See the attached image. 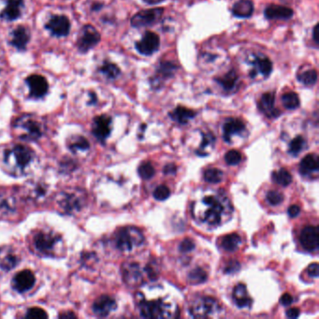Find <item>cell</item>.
<instances>
[{
  "instance_id": "cell-1",
  "label": "cell",
  "mask_w": 319,
  "mask_h": 319,
  "mask_svg": "<svg viewBox=\"0 0 319 319\" xmlns=\"http://www.w3.org/2000/svg\"><path fill=\"white\" fill-rule=\"evenodd\" d=\"M34 160L35 153L32 149L25 145H16L5 152L3 164L8 174L20 177L29 172Z\"/></svg>"
},
{
  "instance_id": "cell-2",
  "label": "cell",
  "mask_w": 319,
  "mask_h": 319,
  "mask_svg": "<svg viewBox=\"0 0 319 319\" xmlns=\"http://www.w3.org/2000/svg\"><path fill=\"white\" fill-rule=\"evenodd\" d=\"M229 204V202L225 203L222 197L205 196L200 202H198V219L210 226H219L227 209H229V207H226Z\"/></svg>"
},
{
  "instance_id": "cell-3",
  "label": "cell",
  "mask_w": 319,
  "mask_h": 319,
  "mask_svg": "<svg viewBox=\"0 0 319 319\" xmlns=\"http://www.w3.org/2000/svg\"><path fill=\"white\" fill-rule=\"evenodd\" d=\"M35 250L44 256H57L63 250V241L60 235L52 230H40L33 238Z\"/></svg>"
},
{
  "instance_id": "cell-4",
  "label": "cell",
  "mask_w": 319,
  "mask_h": 319,
  "mask_svg": "<svg viewBox=\"0 0 319 319\" xmlns=\"http://www.w3.org/2000/svg\"><path fill=\"white\" fill-rule=\"evenodd\" d=\"M14 132L17 137L24 140L41 139L45 132V126L40 117L33 115H22L15 121Z\"/></svg>"
},
{
  "instance_id": "cell-5",
  "label": "cell",
  "mask_w": 319,
  "mask_h": 319,
  "mask_svg": "<svg viewBox=\"0 0 319 319\" xmlns=\"http://www.w3.org/2000/svg\"><path fill=\"white\" fill-rule=\"evenodd\" d=\"M57 204L62 213L75 214L86 204V195L82 189H65L57 196Z\"/></svg>"
},
{
  "instance_id": "cell-6",
  "label": "cell",
  "mask_w": 319,
  "mask_h": 319,
  "mask_svg": "<svg viewBox=\"0 0 319 319\" xmlns=\"http://www.w3.org/2000/svg\"><path fill=\"white\" fill-rule=\"evenodd\" d=\"M144 241L141 231L137 228L127 227L121 229L115 236V245L121 252H131L135 247L141 246Z\"/></svg>"
},
{
  "instance_id": "cell-7",
  "label": "cell",
  "mask_w": 319,
  "mask_h": 319,
  "mask_svg": "<svg viewBox=\"0 0 319 319\" xmlns=\"http://www.w3.org/2000/svg\"><path fill=\"white\" fill-rule=\"evenodd\" d=\"M139 307L141 316L146 319H168L172 317L170 304L161 300L146 302L141 298Z\"/></svg>"
},
{
  "instance_id": "cell-8",
  "label": "cell",
  "mask_w": 319,
  "mask_h": 319,
  "mask_svg": "<svg viewBox=\"0 0 319 319\" xmlns=\"http://www.w3.org/2000/svg\"><path fill=\"white\" fill-rule=\"evenodd\" d=\"M220 310V306L216 300L211 297H203L197 299L195 303L191 305L190 313L194 318H210L213 317Z\"/></svg>"
},
{
  "instance_id": "cell-9",
  "label": "cell",
  "mask_w": 319,
  "mask_h": 319,
  "mask_svg": "<svg viewBox=\"0 0 319 319\" xmlns=\"http://www.w3.org/2000/svg\"><path fill=\"white\" fill-rule=\"evenodd\" d=\"M163 13V8H150V9L140 10L131 18V25L133 27L139 28V27H145V26L154 25L161 19Z\"/></svg>"
},
{
  "instance_id": "cell-10",
  "label": "cell",
  "mask_w": 319,
  "mask_h": 319,
  "mask_svg": "<svg viewBox=\"0 0 319 319\" xmlns=\"http://www.w3.org/2000/svg\"><path fill=\"white\" fill-rule=\"evenodd\" d=\"M177 70L178 65L176 63L172 61L160 62L158 66L156 67V73L153 77V81H151L152 86L155 89L160 88L162 86V82L172 78Z\"/></svg>"
},
{
  "instance_id": "cell-11",
  "label": "cell",
  "mask_w": 319,
  "mask_h": 319,
  "mask_svg": "<svg viewBox=\"0 0 319 319\" xmlns=\"http://www.w3.org/2000/svg\"><path fill=\"white\" fill-rule=\"evenodd\" d=\"M160 47V38L156 33L148 32L143 35L141 40L136 42L135 48L139 55L152 56Z\"/></svg>"
},
{
  "instance_id": "cell-12",
  "label": "cell",
  "mask_w": 319,
  "mask_h": 319,
  "mask_svg": "<svg viewBox=\"0 0 319 319\" xmlns=\"http://www.w3.org/2000/svg\"><path fill=\"white\" fill-rule=\"evenodd\" d=\"M100 41V35L98 30L90 25L83 26L80 33L77 46L81 52H87L94 48Z\"/></svg>"
},
{
  "instance_id": "cell-13",
  "label": "cell",
  "mask_w": 319,
  "mask_h": 319,
  "mask_svg": "<svg viewBox=\"0 0 319 319\" xmlns=\"http://www.w3.org/2000/svg\"><path fill=\"white\" fill-rule=\"evenodd\" d=\"M250 64L253 66L252 71L250 72V77L253 79L257 76L263 77L264 79L268 78L273 70V64L270 58L262 55L254 57Z\"/></svg>"
},
{
  "instance_id": "cell-14",
  "label": "cell",
  "mask_w": 319,
  "mask_h": 319,
  "mask_svg": "<svg viewBox=\"0 0 319 319\" xmlns=\"http://www.w3.org/2000/svg\"><path fill=\"white\" fill-rule=\"evenodd\" d=\"M36 283L35 275L31 270H25L18 272L12 279V287L19 293L30 290Z\"/></svg>"
},
{
  "instance_id": "cell-15",
  "label": "cell",
  "mask_w": 319,
  "mask_h": 319,
  "mask_svg": "<svg viewBox=\"0 0 319 319\" xmlns=\"http://www.w3.org/2000/svg\"><path fill=\"white\" fill-rule=\"evenodd\" d=\"M92 131L94 136L99 140H105L112 131V118L107 115H100L94 119Z\"/></svg>"
},
{
  "instance_id": "cell-16",
  "label": "cell",
  "mask_w": 319,
  "mask_h": 319,
  "mask_svg": "<svg viewBox=\"0 0 319 319\" xmlns=\"http://www.w3.org/2000/svg\"><path fill=\"white\" fill-rule=\"evenodd\" d=\"M27 85L30 90L32 98H41L44 97L48 92V82L44 77L41 75H31L26 79Z\"/></svg>"
},
{
  "instance_id": "cell-17",
  "label": "cell",
  "mask_w": 319,
  "mask_h": 319,
  "mask_svg": "<svg viewBox=\"0 0 319 319\" xmlns=\"http://www.w3.org/2000/svg\"><path fill=\"white\" fill-rule=\"evenodd\" d=\"M116 307H117V304L114 298L103 295L95 301L92 309L94 314L97 315L98 317L105 318L112 312L115 311Z\"/></svg>"
},
{
  "instance_id": "cell-18",
  "label": "cell",
  "mask_w": 319,
  "mask_h": 319,
  "mask_svg": "<svg viewBox=\"0 0 319 319\" xmlns=\"http://www.w3.org/2000/svg\"><path fill=\"white\" fill-rule=\"evenodd\" d=\"M319 229L314 226H308L303 229L301 233V243L303 248L307 251H316L318 250L319 245Z\"/></svg>"
},
{
  "instance_id": "cell-19",
  "label": "cell",
  "mask_w": 319,
  "mask_h": 319,
  "mask_svg": "<svg viewBox=\"0 0 319 319\" xmlns=\"http://www.w3.org/2000/svg\"><path fill=\"white\" fill-rule=\"evenodd\" d=\"M46 27L55 36L64 37L69 33L70 23L64 15H55L51 18Z\"/></svg>"
},
{
  "instance_id": "cell-20",
  "label": "cell",
  "mask_w": 319,
  "mask_h": 319,
  "mask_svg": "<svg viewBox=\"0 0 319 319\" xmlns=\"http://www.w3.org/2000/svg\"><path fill=\"white\" fill-rule=\"evenodd\" d=\"M275 93L267 92L264 93L258 101V109L264 115L270 118H276L281 115V112L274 108Z\"/></svg>"
},
{
  "instance_id": "cell-21",
  "label": "cell",
  "mask_w": 319,
  "mask_h": 319,
  "mask_svg": "<svg viewBox=\"0 0 319 319\" xmlns=\"http://www.w3.org/2000/svg\"><path fill=\"white\" fill-rule=\"evenodd\" d=\"M294 15L291 8L282 5L271 4L264 9V16L268 20H288Z\"/></svg>"
},
{
  "instance_id": "cell-22",
  "label": "cell",
  "mask_w": 319,
  "mask_h": 319,
  "mask_svg": "<svg viewBox=\"0 0 319 319\" xmlns=\"http://www.w3.org/2000/svg\"><path fill=\"white\" fill-rule=\"evenodd\" d=\"M124 280L127 284L135 286L142 280V272L140 266L136 262H129L125 264L123 267Z\"/></svg>"
},
{
  "instance_id": "cell-23",
  "label": "cell",
  "mask_w": 319,
  "mask_h": 319,
  "mask_svg": "<svg viewBox=\"0 0 319 319\" xmlns=\"http://www.w3.org/2000/svg\"><path fill=\"white\" fill-rule=\"evenodd\" d=\"M47 189L44 185L37 182H28L25 186V194L30 200L35 202H41L47 196Z\"/></svg>"
},
{
  "instance_id": "cell-24",
  "label": "cell",
  "mask_w": 319,
  "mask_h": 319,
  "mask_svg": "<svg viewBox=\"0 0 319 319\" xmlns=\"http://www.w3.org/2000/svg\"><path fill=\"white\" fill-rule=\"evenodd\" d=\"M246 129V125L238 118H229L223 126V138L225 141L229 142L232 137L242 133Z\"/></svg>"
},
{
  "instance_id": "cell-25",
  "label": "cell",
  "mask_w": 319,
  "mask_h": 319,
  "mask_svg": "<svg viewBox=\"0 0 319 319\" xmlns=\"http://www.w3.org/2000/svg\"><path fill=\"white\" fill-rule=\"evenodd\" d=\"M214 82H216L222 89L228 93L235 92L239 85V75L235 69H230L225 75L219 78H215Z\"/></svg>"
},
{
  "instance_id": "cell-26",
  "label": "cell",
  "mask_w": 319,
  "mask_h": 319,
  "mask_svg": "<svg viewBox=\"0 0 319 319\" xmlns=\"http://www.w3.org/2000/svg\"><path fill=\"white\" fill-rule=\"evenodd\" d=\"M20 263V257L8 247L0 248V269L8 271L12 270Z\"/></svg>"
},
{
  "instance_id": "cell-27",
  "label": "cell",
  "mask_w": 319,
  "mask_h": 319,
  "mask_svg": "<svg viewBox=\"0 0 319 319\" xmlns=\"http://www.w3.org/2000/svg\"><path fill=\"white\" fill-rule=\"evenodd\" d=\"M255 10L254 2L252 0H238L232 7V14L237 18H250Z\"/></svg>"
},
{
  "instance_id": "cell-28",
  "label": "cell",
  "mask_w": 319,
  "mask_h": 319,
  "mask_svg": "<svg viewBox=\"0 0 319 319\" xmlns=\"http://www.w3.org/2000/svg\"><path fill=\"white\" fill-rule=\"evenodd\" d=\"M23 7L24 0H8L7 6L1 13V17L8 21L16 20L21 15Z\"/></svg>"
},
{
  "instance_id": "cell-29",
  "label": "cell",
  "mask_w": 319,
  "mask_h": 319,
  "mask_svg": "<svg viewBox=\"0 0 319 319\" xmlns=\"http://www.w3.org/2000/svg\"><path fill=\"white\" fill-rule=\"evenodd\" d=\"M170 117L173 121L177 122L181 125H186L189 123L190 120L194 119L196 115V113L193 110H190L186 107H176L172 113H170Z\"/></svg>"
},
{
  "instance_id": "cell-30",
  "label": "cell",
  "mask_w": 319,
  "mask_h": 319,
  "mask_svg": "<svg viewBox=\"0 0 319 319\" xmlns=\"http://www.w3.org/2000/svg\"><path fill=\"white\" fill-rule=\"evenodd\" d=\"M233 300L239 308L249 307L252 303V300L249 298L246 287L244 284L237 285L233 290Z\"/></svg>"
},
{
  "instance_id": "cell-31",
  "label": "cell",
  "mask_w": 319,
  "mask_h": 319,
  "mask_svg": "<svg viewBox=\"0 0 319 319\" xmlns=\"http://www.w3.org/2000/svg\"><path fill=\"white\" fill-rule=\"evenodd\" d=\"M16 212L15 198L10 195L0 196V217L5 218Z\"/></svg>"
},
{
  "instance_id": "cell-32",
  "label": "cell",
  "mask_w": 319,
  "mask_h": 319,
  "mask_svg": "<svg viewBox=\"0 0 319 319\" xmlns=\"http://www.w3.org/2000/svg\"><path fill=\"white\" fill-rule=\"evenodd\" d=\"M301 172L303 175H310L319 172V157L314 154L305 156L301 162Z\"/></svg>"
},
{
  "instance_id": "cell-33",
  "label": "cell",
  "mask_w": 319,
  "mask_h": 319,
  "mask_svg": "<svg viewBox=\"0 0 319 319\" xmlns=\"http://www.w3.org/2000/svg\"><path fill=\"white\" fill-rule=\"evenodd\" d=\"M68 148L74 154L85 153L90 149V143L82 136H74L68 140Z\"/></svg>"
},
{
  "instance_id": "cell-34",
  "label": "cell",
  "mask_w": 319,
  "mask_h": 319,
  "mask_svg": "<svg viewBox=\"0 0 319 319\" xmlns=\"http://www.w3.org/2000/svg\"><path fill=\"white\" fill-rule=\"evenodd\" d=\"M29 41V33L25 27H18L12 35L11 44L17 49H25L27 42Z\"/></svg>"
},
{
  "instance_id": "cell-35",
  "label": "cell",
  "mask_w": 319,
  "mask_h": 319,
  "mask_svg": "<svg viewBox=\"0 0 319 319\" xmlns=\"http://www.w3.org/2000/svg\"><path fill=\"white\" fill-rule=\"evenodd\" d=\"M242 239L236 234V233H231L229 235H226L225 237L222 239V247L228 251V252H235L239 249L241 246Z\"/></svg>"
},
{
  "instance_id": "cell-36",
  "label": "cell",
  "mask_w": 319,
  "mask_h": 319,
  "mask_svg": "<svg viewBox=\"0 0 319 319\" xmlns=\"http://www.w3.org/2000/svg\"><path fill=\"white\" fill-rule=\"evenodd\" d=\"M318 71L314 68L305 70L301 74H299L297 76V79L300 82H302L304 85L306 86H313L318 82Z\"/></svg>"
},
{
  "instance_id": "cell-37",
  "label": "cell",
  "mask_w": 319,
  "mask_h": 319,
  "mask_svg": "<svg viewBox=\"0 0 319 319\" xmlns=\"http://www.w3.org/2000/svg\"><path fill=\"white\" fill-rule=\"evenodd\" d=\"M282 103L287 110H295L300 107L301 100L295 92H287L281 98Z\"/></svg>"
},
{
  "instance_id": "cell-38",
  "label": "cell",
  "mask_w": 319,
  "mask_h": 319,
  "mask_svg": "<svg viewBox=\"0 0 319 319\" xmlns=\"http://www.w3.org/2000/svg\"><path fill=\"white\" fill-rule=\"evenodd\" d=\"M272 179L282 187H287L292 182V176L289 172L285 169H281L278 172L272 173Z\"/></svg>"
},
{
  "instance_id": "cell-39",
  "label": "cell",
  "mask_w": 319,
  "mask_h": 319,
  "mask_svg": "<svg viewBox=\"0 0 319 319\" xmlns=\"http://www.w3.org/2000/svg\"><path fill=\"white\" fill-rule=\"evenodd\" d=\"M214 141H215V138L213 137L212 133L204 134L202 143L199 147V150L197 151V155L198 156H207L209 154V152L213 149Z\"/></svg>"
},
{
  "instance_id": "cell-40",
  "label": "cell",
  "mask_w": 319,
  "mask_h": 319,
  "mask_svg": "<svg viewBox=\"0 0 319 319\" xmlns=\"http://www.w3.org/2000/svg\"><path fill=\"white\" fill-rule=\"evenodd\" d=\"M100 72L104 74L107 78L114 80L120 75L121 70L117 65L113 63H105L100 67Z\"/></svg>"
},
{
  "instance_id": "cell-41",
  "label": "cell",
  "mask_w": 319,
  "mask_h": 319,
  "mask_svg": "<svg viewBox=\"0 0 319 319\" xmlns=\"http://www.w3.org/2000/svg\"><path fill=\"white\" fill-rule=\"evenodd\" d=\"M189 280L191 284H194V285L202 284L207 280V274L204 270L200 268H196L189 273Z\"/></svg>"
},
{
  "instance_id": "cell-42",
  "label": "cell",
  "mask_w": 319,
  "mask_h": 319,
  "mask_svg": "<svg viewBox=\"0 0 319 319\" xmlns=\"http://www.w3.org/2000/svg\"><path fill=\"white\" fill-rule=\"evenodd\" d=\"M304 146H305V140L303 139V137L297 136L296 138L291 140V142L289 144L288 152L293 156H297L298 154H300L303 151Z\"/></svg>"
},
{
  "instance_id": "cell-43",
  "label": "cell",
  "mask_w": 319,
  "mask_h": 319,
  "mask_svg": "<svg viewBox=\"0 0 319 319\" xmlns=\"http://www.w3.org/2000/svg\"><path fill=\"white\" fill-rule=\"evenodd\" d=\"M223 178V172L218 169H209L204 172V179L210 184L220 183Z\"/></svg>"
},
{
  "instance_id": "cell-44",
  "label": "cell",
  "mask_w": 319,
  "mask_h": 319,
  "mask_svg": "<svg viewBox=\"0 0 319 319\" xmlns=\"http://www.w3.org/2000/svg\"><path fill=\"white\" fill-rule=\"evenodd\" d=\"M139 174L143 180H149L155 175V169L151 163L141 164L139 168Z\"/></svg>"
},
{
  "instance_id": "cell-45",
  "label": "cell",
  "mask_w": 319,
  "mask_h": 319,
  "mask_svg": "<svg viewBox=\"0 0 319 319\" xmlns=\"http://www.w3.org/2000/svg\"><path fill=\"white\" fill-rule=\"evenodd\" d=\"M27 319H47L48 318V315L47 313L44 311L43 309L41 308H39V307H33V308H30L28 309V311L26 313V316H25Z\"/></svg>"
},
{
  "instance_id": "cell-46",
  "label": "cell",
  "mask_w": 319,
  "mask_h": 319,
  "mask_svg": "<svg viewBox=\"0 0 319 319\" xmlns=\"http://www.w3.org/2000/svg\"><path fill=\"white\" fill-rule=\"evenodd\" d=\"M225 160L230 166H234V165H237L241 162L242 155L240 152H238L236 150H230L226 154Z\"/></svg>"
},
{
  "instance_id": "cell-47",
  "label": "cell",
  "mask_w": 319,
  "mask_h": 319,
  "mask_svg": "<svg viewBox=\"0 0 319 319\" xmlns=\"http://www.w3.org/2000/svg\"><path fill=\"white\" fill-rule=\"evenodd\" d=\"M170 196H171V191L166 186H159L154 191V197L160 201L167 199Z\"/></svg>"
},
{
  "instance_id": "cell-48",
  "label": "cell",
  "mask_w": 319,
  "mask_h": 319,
  "mask_svg": "<svg viewBox=\"0 0 319 319\" xmlns=\"http://www.w3.org/2000/svg\"><path fill=\"white\" fill-rule=\"evenodd\" d=\"M283 198H284L283 195H282L281 193L277 192V191L271 190V191H270V192L267 194V200H268V202H269L270 205H273V206L280 204V203L283 201Z\"/></svg>"
},
{
  "instance_id": "cell-49",
  "label": "cell",
  "mask_w": 319,
  "mask_h": 319,
  "mask_svg": "<svg viewBox=\"0 0 319 319\" xmlns=\"http://www.w3.org/2000/svg\"><path fill=\"white\" fill-rule=\"evenodd\" d=\"M194 248H195V245H194L193 241L190 239H186L181 243L180 250L184 253H189L190 251H192Z\"/></svg>"
},
{
  "instance_id": "cell-50",
  "label": "cell",
  "mask_w": 319,
  "mask_h": 319,
  "mask_svg": "<svg viewBox=\"0 0 319 319\" xmlns=\"http://www.w3.org/2000/svg\"><path fill=\"white\" fill-rule=\"evenodd\" d=\"M240 263L236 261V260H231V261L229 262V264L227 265V268H226V272L227 273H229V274H232V273H235L237 272L238 270H240Z\"/></svg>"
},
{
  "instance_id": "cell-51",
  "label": "cell",
  "mask_w": 319,
  "mask_h": 319,
  "mask_svg": "<svg viewBox=\"0 0 319 319\" xmlns=\"http://www.w3.org/2000/svg\"><path fill=\"white\" fill-rule=\"evenodd\" d=\"M300 213H301V208L298 205H291L287 210V213L291 218L297 217Z\"/></svg>"
},
{
  "instance_id": "cell-52",
  "label": "cell",
  "mask_w": 319,
  "mask_h": 319,
  "mask_svg": "<svg viewBox=\"0 0 319 319\" xmlns=\"http://www.w3.org/2000/svg\"><path fill=\"white\" fill-rule=\"evenodd\" d=\"M308 274L311 277H318L319 276V264L318 263H313L308 267Z\"/></svg>"
},
{
  "instance_id": "cell-53",
  "label": "cell",
  "mask_w": 319,
  "mask_h": 319,
  "mask_svg": "<svg viewBox=\"0 0 319 319\" xmlns=\"http://www.w3.org/2000/svg\"><path fill=\"white\" fill-rule=\"evenodd\" d=\"M293 303V297L288 293L283 295L280 299V303L283 304L284 306H287L290 305L291 303Z\"/></svg>"
},
{
  "instance_id": "cell-54",
  "label": "cell",
  "mask_w": 319,
  "mask_h": 319,
  "mask_svg": "<svg viewBox=\"0 0 319 319\" xmlns=\"http://www.w3.org/2000/svg\"><path fill=\"white\" fill-rule=\"evenodd\" d=\"M300 316V309L293 307L287 311V317L289 319H297Z\"/></svg>"
},
{
  "instance_id": "cell-55",
  "label": "cell",
  "mask_w": 319,
  "mask_h": 319,
  "mask_svg": "<svg viewBox=\"0 0 319 319\" xmlns=\"http://www.w3.org/2000/svg\"><path fill=\"white\" fill-rule=\"evenodd\" d=\"M176 166L173 165V164H169L167 166H165L164 168V172L166 174H172V173H175L176 172Z\"/></svg>"
},
{
  "instance_id": "cell-56",
  "label": "cell",
  "mask_w": 319,
  "mask_h": 319,
  "mask_svg": "<svg viewBox=\"0 0 319 319\" xmlns=\"http://www.w3.org/2000/svg\"><path fill=\"white\" fill-rule=\"evenodd\" d=\"M318 27H319V25L317 24V25H315L314 29H313V40L316 42L317 45H319V39H318V36H317V34H318Z\"/></svg>"
},
{
  "instance_id": "cell-57",
  "label": "cell",
  "mask_w": 319,
  "mask_h": 319,
  "mask_svg": "<svg viewBox=\"0 0 319 319\" xmlns=\"http://www.w3.org/2000/svg\"><path fill=\"white\" fill-rule=\"evenodd\" d=\"M147 5H156L159 3H162L165 0H142Z\"/></svg>"
},
{
  "instance_id": "cell-58",
  "label": "cell",
  "mask_w": 319,
  "mask_h": 319,
  "mask_svg": "<svg viewBox=\"0 0 319 319\" xmlns=\"http://www.w3.org/2000/svg\"><path fill=\"white\" fill-rule=\"evenodd\" d=\"M59 318H65V319H67V318H75V315L72 314V313H66V314L60 315Z\"/></svg>"
}]
</instances>
